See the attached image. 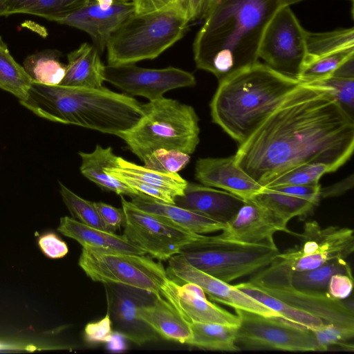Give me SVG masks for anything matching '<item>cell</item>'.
Returning <instances> with one entry per match:
<instances>
[{
  "mask_svg": "<svg viewBox=\"0 0 354 354\" xmlns=\"http://www.w3.org/2000/svg\"><path fill=\"white\" fill-rule=\"evenodd\" d=\"M353 149V117L325 88L301 83L239 145L234 159L265 187L303 165L324 164L335 171Z\"/></svg>",
  "mask_w": 354,
  "mask_h": 354,
  "instance_id": "obj_1",
  "label": "cell"
},
{
  "mask_svg": "<svg viewBox=\"0 0 354 354\" xmlns=\"http://www.w3.org/2000/svg\"><path fill=\"white\" fill-rule=\"evenodd\" d=\"M283 0H214L194 43L196 67L218 80L258 62L269 21Z\"/></svg>",
  "mask_w": 354,
  "mask_h": 354,
  "instance_id": "obj_2",
  "label": "cell"
},
{
  "mask_svg": "<svg viewBox=\"0 0 354 354\" xmlns=\"http://www.w3.org/2000/svg\"><path fill=\"white\" fill-rule=\"evenodd\" d=\"M20 104L36 115L118 136L143 115L142 104L126 94L100 88L50 86L32 82Z\"/></svg>",
  "mask_w": 354,
  "mask_h": 354,
  "instance_id": "obj_3",
  "label": "cell"
},
{
  "mask_svg": "<svg viewBox=\"0 0 354 354\" xmlns=\"http://www.w3.org/2000/svg\"><path fill=\"white\" fill-rule=\"evenodd\" d=\"M218 81L212 121L239 145L301 84L259 61Z\"/></svg>",
  "mask_w": 354,
  "mask_h": 354,
  "instance_id": "obj_4",
  "label": "cell"
},
{
  "mask_svg": "<svg viewBox=\"0 0 354 354\" xmlns=\"http://www.w3.org/2000/svg\"><path fill=\"white\" fill-rule=\"evenodd\" d=\"M143 115L117 136L141 161L160 149L192 154L199 142L198 117L189 105L162 97L142 104Z\"/></svg>",
  "mask_w": 354,
  "mask_h": 354,
  "instance_id": "obj_5",
  "label": "cell"
},
{
  "mask_svg": "<svg viewBox=\"0 0 354 354\" xmlns=\"http://www.w3.org/2000/svg\"><path fill=\"white\" fill-rule=\"evenodd\" d=\"M189 23L181 8L133 14L107 41L108 64H135L156 58L183 38Z\"/></svg>",
  "mask_w": 354,
  "mask_h": 354,
  "instance_id": "obj_6",
  "label": "cell"
},
{
  "mask_svg": "<svg viewBox=\"0 0 354 354\" xmlns=\"http://www.w3.org/2000/svg\"><path fill=\"white\" fill-rule=\"evenodd\" d=\"M279 253L275 243H247L201 234L179 254L194 268L229 283L260 271Z\"/></svg>",
  "mask_w": 354,
  "mask_h": 354,
  "instance_id": "obj_7",
  "label": "cell"
},
{
  "mask_svg": "<svg viewBox=\"0 0 354 354\" xmlns=\"http://www.w3.org/2000/svg\"><path fill=\"white\" fill-rule=\"evenodd\" d=\"M79 266L93 281L117 283L160 295L169 277L165 268L145 254L83 246Z\"/></svg>",
  "mask_w": 354,
  "mask_h": 354,
  "instance_id": "obj_8",
  "label": "cell"
},
{
  "mask_svg": "<svg viewBox=\"0 0 354 354\" xmlns=\"http://www.w3.org/2000/svg\"><path fill=\"white\" fill-rule=\"evenodd\" d=\"M298 236L300 245L279 253L271 266L285 272L309 270L333 259H346L354 251L353 230L348 227L323 228L310 221Z\"/></svg>",
  "mask_w": 354,
  "mask_h": 354,
  "instance_id": "obj_9",
  "label": "cell"
},
{
  "mask_svg": "<svg viewBox=\"0 0 354 354\" xmlns=\"http://www.w3.org/2000/svg\"><path fill=\"white\" fill-rule=\"evenodd\" d=\"M240 324L236 344L247 350L319 351L313 332L279 317L234 309Z\"/></svg>",
  "mask_w": 354,
  "mask_h": 354,
  "instance_id": "obj_10",
  "label": "cell"
},
{
  "mask_svg": "<svg viewBox=\"0 0 354 354\" xmlns=\"http://www.w3.org/2000/svg\"><path fill=\"white\" fill-rule=\"evenodd\" d=\"M124 214V236L145 253L160 261L168 260L201 234L192 232L169 219L144 211L121 196Z\"/></svg>",
  "mask_w": 354,
  "mask_h": 354,
  "instance_id": "obj_11",
  "label": "cell"
},
{
  "mask_svg": "<svg viewBox=\"0 0 354 354\" xmlns=\"http://www.w3.org/2000/svg\"><path fill=\"white\" fill-rule=\"evenodd\" d=\"M250 281L295 308L319 318L326 325L354 334L353 304L334 299L326 292L297 289L286 276L268 266L256 272Z\"/></svg>",
  "mask_w": 354,
  "mask_h": 354,
  "instance_id": "obj_12",
  "label": "cell"
},
{
  "mask_svg": "<svg viewBox=\"0 0 354 354\" xmlns=\"http://www.w3.org/2000/svg\"><path fill=\"white\" fill-rule=\"evenodd\" d=\"M306 33L290 6L283 4L266 28L259 59L277 73L298 80L306 55Z\"/></svg>",
  "mask_w": 354,
  "mask_h": 354,
  "instance_id": "obj_13",
  "label": "cell"
},
{
  "mask_svg": "<svg viewBox=\"0 0 354 354\" xmlns=\"http://www.w3.org/2000/svg\"><path fill=\"white\" fill-rule=\"evenodd\" d=\"M103 77L106 81L126 93L139 95L149 101L163 97L166 92L196 84L194 76L185 71L167 67L145 68L134 64L104 66Z\"/></svg>",
  "mask_w": 354,
  "mask_h": 354,
  "instance_id": "obj_14",
  "label": "cell"
},
{
  "mask_svg": "<svg viewBox=\"0 0 354 354\" xmlns=\"http://www.w3.org/2000/svg\"><path fill=\"white\" fill-rule=\"evenodd\" d=\"M107 313L114 333L141 346L157 341L158 335L138 317V309L153 301L155 295L145 290L117 283H103Z\"/></svg>",
  "mask_w": 354,
  "mask_h": 354,
  "instance_id": "obj_15",
  "label": "cell"
},
{
  "mask_svg": "<svg viewBox=\"0 0 354 354\" xmlns=\"http://www.w3.org/2000/svg\"><path fill=\"white\" fill-rule=\"evenodd\" d=\"M168 261L167 273L171 280L196 283L212 300L234 309H241L268 317H279L276 312L241 291L235 286L194 268L180 254L172 256Z\"/></svg>",
  "mask_w": 354,
  "mask_h": 354,
  "instance_id": "obj_16",
  "label": "cell"
},
{
  "mask_svg": "<svg viewBox=\"0 0 354 354\" xmlns=\"http://www.w3.org/2000/svg\"><path fill=\"white\" fill-rule=\"evenodd\" d=\"M134 13L132 1L115 0L109 8L103 9L95 0H90L55 22L86 32L91 37L93 46L102 53L113 32Z\"/></svg>",
  "mask_w": 354,
  "mask_h": 354,
  "instance_id": "obj_17",
  "label": "cell"
},
{
  "mask_svg": "<svg viewBox=\"0 0 354 354\" xmlns=\"http://www.w3.org/2000/svg\"><path fill=\"white\" fill-rule=\"evenodd\" d=\"M287 224L272 210L254 198L245 200L227 223L221 236L247 243H274L278 231L290 233Z\"/></svg>",
  "mask_w": 354,
  "mask_h": 354,
  "instance_id": "obj_18",
  "label": "cell"
},
{
  "mask_svg": "<svg viewBox=\"0 0 354 354\" xmlns=\"http://www.w3.org/2000/svg\"><path fill=\"white\" fill-rule=\"evenodd\" d=\"M195 177L203 185L220 188L245 201L264 188L236 165L234 155L199 158L196 162Z\"/></svg>",
  "mask_w": 354,
  "mask_h": 354,
  "instance_id": "obj_19",
  "label": "cell"
},
{
  "mask_svg": "<svg viewBox=\"0 0 354 354\" xmlns=\"http://www.w3.org/2000/svg\"><path fill=\"white\" fill-rule=\"evenodd\" d=\"M321 185H283L264 187L253 198L286 223L293 217H304L319 204Z\"/></svg>",
  "mask_w": 354,
  "mask_h": 354,
  "instance_id": "obj_20",
  "label": "cell"
},
{
  "mask_svg": "<svg viewBox=\"0 0 354 354\" xmlns=\"http://www.w3.org/2000/svg\"><path fill=\"white\" fill-rule=\"evenodd\" d=\"M160 294L187 322L214 323L236 327L240 324L237 315L210 302L206 297L185 290L169 278L162 287Z\"/></svg>",
  "mask_w": 354,
  "mask_h": 354,
  "instance_id": "obj_21",
  "label": "cell"
},
{
  "mask_svg": "<svg viewBox=\"0 0 354 354\" xmlns=\"http://www.w3.org/2000/svg\"><path fill=\"white\" fill-rule=\"evenodd\" d=\"M245 200L225 190L188 183L184 194L174 198L177 206L226 223L243 205Z\"/></svg>",
  "mask_w": 354,
  "mask_h": 354,
  "instance_id": "obj_22",
  "label": "cell"
},
{
  "mask_svg": "<svg viewBox=\"0 0 354 354\" xmlns=\"http://www.w3.org/2000/svg\"><path fill=\"white\" fill-rule=\"evenodd\" d=\"M131 202L138 208L163 216L192 232L204 234L222 231L225 224L203 214L192 211L175 204L158 201L140 193L131 196Z\"/></svg>",
  "mask_w": 354,
  "mask_h": 354,
  "instance_id": "obj_23",
  "label": "cell"
},
{
  "mask_svg": "<svg viewBox=\"0 0 354 354\" xmlns=\"http://www.w3.org/2000/svg\"><path fill=\"white\" fill-rule=\"evenodd\" d=\"M138 317L165 339L187 344L192 338L188 322L161 294L155 295L152 303L140 307Z\"/></svg>",
  "mask_w": 354,
  "mask_h": 354,
  "instance_id": "obj_24",
  "label": "cell"
},
{
  "mask_svg": "<svg viewBox=\"0 0 354 354\" xmlns=\"http://www.w3.org/2000/svg\"><path fill=\"white\" fill-rule=\"evenodd\" d=\"M100 53L93 46L83 43L67 55L64 77L59 85L91 88H102L104 65Z\"/></svg>",
  "mask_w": 354,
  "mask_h": 354,
  "instance_id": "obj_25",
  "label": "cell"
},
{
  "mask_svg": "<svg viewBox=\"0 0 354 354\" xmlns=\"http://www.w3.org/2000/svg\"><path fill=\"white\" fill-rule=\"evenodd\" d=\"M57 230L63 235L75 239L82 247L88 245L97 249L133 254H146L124 235L88 226L68 216L60 218Z\"/></svg>",
  "mask_w": 354,
  "mask_h": 354,
  "instance_id": "obj_26",
  "label": "cell"
},
{
  "mask_svg": "<svg viewBox=\"0 0 354 354\" xmlns=\"http://www.w3.org/2000/svg\"><path fill=\"white\" fill-rule=\"evenodd\" d=\"M82 159L80 171L86 178L102 189L119 195L131 196L140 194L124 183L105 172L106 168L118 167L119 156L115 155L111 147L103 148L97 145L91 153L79 152Z\"/></svg>",
  "mask_w": 354,
  "mask_h": 354,
  "instance_id": "obj_27",
  "label": "cell"
},
{
  "mask_svg": "<svg viewBox=\"0 0 354 354\" xmlns=\"http://www.w3.org/2000/svg\"><path fill=\"white\" fill-rule=\"evenodd\" d=\"M90 0H0V17L29 14L55 21Z\"/></svg>",
  "mask_w": 354,
  "mask_h": 354,
  "instance_id": "obj_28",
  "label": "cell"
},
{
  "mask_svg": "<svg viewBox=\"0 0 354 354\" xmlns=\"http://www.w3.org/2000/svg\"><path fill=\"white\" fill-rule=\"evenodd\" d=\"M239 290L276 312L279 318L294 323L312 331L326 324L319 318L301 311L280 299L269 294L250 281L234 285Z\"/></svg>",
  "mask_w": 354,
  "mask_h": 354,
  "instance_id": "obj_29",
  "label": "cell"
},
{
  "mask_svg": "<svg viewBox=\"0 0 354 354\" xmlns=\"http://www.w3.org/2000/svg\"><path fill=\"white\" fill-rule=\"evenodd\" d=\"M268 267L286 276L294 288L316 292H327L329 280L334 274L352 275L351 268L344 259H333L314 269L300 272H285L270 265Z\"/></svg>",
  "mask_w": 354,
  "mask_h": 354,
  "instance_id": "obj_30",
  "label": "cell"
},
{
  "mask_svg": "<svg viewBox=\"0 0 354 354\" xmlns=\"http://www.w3.org/2000/svg\"><path fill=\"white\" fill-rule=\"evenodd\" d=\"M192 338L187 344L201 349L235 352L237 327L214 323L188 322Z\"/></svg>",
  "mask_w": 354,
  "mask_h": 354,
  "instance_id": "obj_31",
  "label": "cell"
},
{
  "mask_svg": "<svg viewBox=\"0 0 354 354\" xmlns=\"http://www.w3.org/2000/svg\"><path fill=\"white\" fill-rule=\"evenodd\" d=\"M61 55L58 50L46 49L28 56L23 66L32 82L59 85L66 68V65L60 62Z\"/></svg>",
  "mask_w": 354,
  "mask_h": 354,
  "instance_id": "obj_32",
  "label": "cell"
},
{
  "mask_svg": "<svg viewBox=\"0 0 354 354\" xmlns=\"http://www.w3.org/2000/svg\"><path fill=\"white\" fill-rule=\"evenodd\" d=\"M115 167L123 174L153 185L171 194L174 198L184 194L188 182L178 173L168 174L140 166L119 158ZM115 168V167H114Z\"/></svg>",
  "mask_w": 354,
  "mask_h": 354,
  "instance_id": "obj_33",
  "label": "cell"
},
{
  "mask_svg": "<svg viewBox=\"0 0 354 354\" xmlns=\"http://www.w3.org/2000/svg\"><path fill=\"white\" fill-rule=\"evenodd\" d=\"M306 55L304 62L346 48H354L353 28L324 32L306 33Z\"/></svg>",
  "mask_w": 354,
  "mask_h": 354,
  "instance_id": "obj_34",
  "label": "cell"
},
{
  "mask_svg": "<svg viewBox=\"0 0 354 354\" xmlns=\"http://www.w3.org/2000/svg\"><path fill=\"white\" fill-rule=\"evenodd\" d=\"M32 83L24 66L15 61L0 36V88L21 101L26 99Z\"/></svg>",
  "mask_w": 354,
  "mask_h": 354,
  "instance_id": "obj_35",
  "label": "cell"
},
{
  "mask_svg": "<svg viewBox=\"0 0 354 354\" xmlns=\"http://www.w3.org/2000/svg\"><path fill=\"white\" fill-rule=\"evenodd\" d=\"M352 55H354V48L339 50L305 62L298 80L302 84H308L329 77Z\"/></svg>",
  "mask_w": 354,
  "mask_h": 354,
  "instance_id": "obj_36",
  "label": "cell"
},
{
  "mask_svg": "<svg viewBox=\"0 0 354 354\" xmlns=\"http://www.w3.org/2000/svg\"><path fill=\"white\" fill-rule=\"evenodd\" d=\"M62 200L73 216L81 223L109 232L93 202L85 200L59 182Z\"/></svg>",
  "mask_w": 354,
  "mask_h": 354,
  "instance_id": "obj_37",
  "label": "cell"
},
{
  "mask_svg": "<svg viewBox=\"0 0 354 354\" xmlns=\"http://www.w3.org/2000/svg\"><path fill=\"white\" fill-rule=\"evenodd\" d=\"M329 172H332L331 169L324 164L303 165L276 178L264 187L318 184L321 177Z\"/></svg>",
  "mask_w": 354,
  "mask_h": 354,
  "instance_id": "obj_38",
  "label": "cell"
},
{
  "mask_svg": "<svg viewBox=\"0 0 354 354\" xmlns=\"http://www.w3.org/2000/svg\"><path fill=\"white\" fill-rule=\"evenodd\" d=\"M189 154L178 150L160 149L142 161L145 167L160 172L174 174L182 170L189 162Z\"/></svg>",
  "mask_w": 354,
  "mask_h": 354,
  "instance_id": "obj_39",
  "label": "cell"
},
{
  "mask_svg": "<svg viewBox=\"0 0 354 354\" xmlns=\"http://www.w3.org/2000/svg\"><path fill=\"white\" fill-rule=\"evenodd\" d=\"M325 88L352 117L354 109V78L330 76L308 83Z\"/></svg>",
  "mask_w": 354,
  "mask_h": 354,
  "instance_id": "obj_40",
  "label": "cell"
},
{
  "mask_svg": "<svg viewBox=\"0 0 354 354\" xmlns=\"http://www.w3.org/2000/svg\"><path fill=\"white\" fill-rule=\"evenodd\" d=\"M105 172L124 183L129 187L139 193L144 194L165 203L174 204V197L165 190L127 176L114 167L106 168Z\"/></svg>",
  "mask_w": 354,
  "mask_h": 354,
  "instance_id": "obj_41",
  "label": "cell"
},
{
  "mask_svg": "<svg viewBox=\"0 0 354 354\" xmlns=\"http://www.w3.org/2000/svg\"><path fill=\"white\" fill-rule=\"evenodd\" d=\"M319 351H327L330 346L343 345L344 342L352 339L354 334L333 325H326L323 328L313 331Z\"/></svg>",
  "mask_w": 354,
  "mask_h": 354,
  "instance_id": "obj_42",
  "label": "cell"
},
{
  "mask_svg": "<svg viewBox=\"0 0 354 354\" xmlns=\"http://www.w3.org/2000/svg\"><path fill=\"white\" fill-rule=\"evenodd\" d=\"M113 334L108 313L100 320L87 324L84 328V338L87 342L91 344L109 343Z\"/></svg>",
  "mask_w": 354,
  "mask_h": 354,
  "instance_id": "obj_43",
  "label": "cell"
},
{
  "mask_svg": "<svg viewBox=\"0 0 354 354\" xmlns=\"http://www.w3.org/2000/svg\"><path fill=\"white\" fill-rule=\"evenodd\" d=\"M94 206L109 232L115 233L124 222L122 209H118L103 202H95Z\"/></svg>",
  "mask_w": 354,
  "mask_h": 354,
  "instance_id": "obj_44",
  "label": "cell"
},
{
  "mask_svg": "<svg viewBox=\"0 0 354 354\" xmlns=\"http://www.w3.org/2000/svg\"><path fill=\"white\" fill-rule=\"evenodd\" d=\"M184 1L185 0H132L136 14L151 13L173 8H181L185 12Z\"/></svg>",
  "mask_w": 354,
  "mask_h": 354,
  "instance_id": "obj_45",
  "label": "cell"
},
{
  "mask_svg": "<svg viewBox=\"0 0 354 354\" xmlns=\"http://www.w3.org/2000/svg\"><path fill=\"white\" fill-rule=\"evenodd\" d=\"M38 244L44 254L51 259L62 258L68 252L66 243L52 232L40 236Z\"/></svg>",
  "mask_w": 354,
  "mask_h": 354,
  "instance_id": "obj_46",
  "label": "cell"
},
{
  "mask_svg": "<svg viewBox=\"0 0 354 354\" xmlns=\"http://www.w3.org/2000/svg\"><path fill=\"white\" fill-rule=\"evenodd\" d=\"M353 286V275L336 274L329 280L327 292L334 299L343 300L351 295Z\"/></svg>",
  "mask_w": 354,
  "mask_h": 354,
  "instance_id": "obj_47",
  "label": "cell"
},
{
  "mask_svg": "<svg viewBox=\"0 0 354 354\" xmlns=\"http://www.w3.org/2000/svg\"><path fill=\"white\" fill-rule=\"evenodd\" d=\"M353 174L332 185L320 189L321 198L335 197L344 194L353 187Z\"/></svg>",
  "mask_w": 354,
  "mask_h": 354,
  "instance_id": "obj_48",
  "label": "cell"
},
{
  "mask_svg": "<svg viewBox=\"0 0 354 354\" xmlns=\"http://www.w3.org/2000/svg\"><path fill=\"white\" fill-rule=\"evenodd\" d=\"M331 76L354 78V55L344 60L334 71Z\"/></svg>",
  "mask_w": 354,
  "mask_h": 354,
  "instance_id": "obj_49",
  "label": "cell"
},
{
  "mask_svg": "<svg viewBox=\"0 0 354 354\" xmlns=\"http://www.w3.org/2000/svg\"><path fill=\"white\" fill-rule=\"evenodd\" d=\"M97 4L103 9L109 8L115 0H95Z\"/></svg>",
  "mask_w": 354,
  "mask_h": 354,
  "instance_id": "obj_50",
  "label": "cell"
},
{
  "mask_svg": "<svg viewBox=\"0 0 354 354\" xmlns=\"http://www.w3.org/2000/svg\"><path fill=\"white\" fill-rule=\"evenodd\" d=\"M303 1L304 0H283V3L288 6H291L292 4H295Z\"/></svg>",
  "mask_w": 354,
  "mask_h": 354,
  "instance_id": "obj_51",
  "label": "cell"
},
{
  "mask_svg": "<svg viewBox=\"0 0 354 354\" xmlns=\"http://www.w3.org/2000/svg\"><path fill=\"white\" fill-rule=\"evenodd\" d=\"M118 1H131L132 0H118Z\"/></svg>",
  "mask_w": 354,
  "mask_h": 354,
  "instance_id": "obj_52",
  "label": "cell"
},
{
  "mask_svg": "<svg viewBox=\"0 0 354 354\" xmlns=\"http://www.w3.org/2000/svg\"><path fill=\"white\" fill-rule=\"evenodd\" d=\"M351 1H353V0H351Z\"/></svg>",
  "mask_w": 354,
  "mask_h": 354,
  "instance_id": "obj_53",
  "label": "cell"
}]
</instances>
